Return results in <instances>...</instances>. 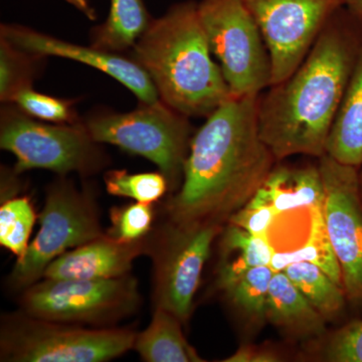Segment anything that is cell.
<instances>
[{"label":"cell","mask_w":362,"mask_h":362,"mask_svg":"<svg viewBox=\"0 0 362 362\" xmlns=\"http://www.w3.org/2000/svg\"><path fill=\"white\" fill-rule=\"evenodd\" d=\"M259 97L230 98L192 137L180 192L168 206L175 225L230 220L275 168L259 133Z\"/></svg>","instance_id":"obj_2"},{"label":"cell","mask_w":362,"mask_h":362,"mask_svg":"<svg viewBox=\"0 0 362 362\" xmlns=\"http://www.w3.org/2000/svg\"><path fill=\"white\" fill-rule=\"evenodd\" d=\"M45 59L0 37V101L13 104L21 90L33 87L45 65Z\"/></svg>","instance_id":"obj_23"},{"label":"cell","mask_w":362,"mask_h":362,"mask_svg":"<svg viewBox=\"0 0 362 362\" xmlns=\"http://www.w3.org/2000/svg\"><path fill=\"white\" fill-rule=\"evenodd\" d=\"M324 361L362 362V320L352 321L335 331L323 349Z\"/></svg>","instance_id":"obj_29"},{"label":"cell","mask_w":362,"mask_h":362,"mask_svg":"<svg viewBox=\"0 0 362 362\" xmlns=\"http://www.w3.org/2000/svg\"><path fill=\"white\" fill-rule=\"evenodd\" d=\"M345 6L362 18V0H345Z\"/></svg>","instance_id":"obj_33"},{"label":"cell","mask_w":362,"mask_h":362,"mask_svg":"<svg viewBox=\"0 0 362 362\" xmlns=\"http://www.w3.org/2000/svg\"><path fill=\"white\" fill-rule=\"evenodd\" d=\"M40 228L23 258L14 266L11 280L30 287L42 278L47 267L70 249L104 235L90 197L68 180H59L47 190Z\"/></svg>","instance_id":"obj_9"},{"label":"cell","mask_w":362,"mask_h":362,"mask_svg":"<svg viewBox=\"0 0 362 362\" xmlns=\"http://www.w3.org/2000/svg\"><path fill=\"white\" fill-rule=\"evenodd\" d=\"M223 254L226 259L221 263L247 267H270L274 249L267 235H256L230 223L223 238Z\"/></svg>","instance_id":"obj_25"},{"label":"cell","mask_w":362,"mask_h":362,"mask_svg":"<svg viewBox=\"0 0 362 362\" xmlns=\"http://www.w3.org/2000/svg\"><path fill=\"white\" fill-rule=\"evenodd\" d=\"M35 221L37 216L28 197L7 199L0 207V245L18 259L23 258Z\"/></svg>","instance_id":"obj_24"},{"label":"cell","mask_w":362,"mask_h":362,"mask_svg":"<svg viewBox=\"0 0 362 362\" xmlns=\"http://www.w3.org/2000/svg\"><path fill=\"white\" fill-rule=\"evenodd\" d=\"M141 240L125 243L108 235L58 257L42 278L54 280H101L129 275L133 261L143 251Z\"/></svg>","instance_id":"obj_15"},{"label":"cell","mask_w":362,"mask_h":362,"mask_svg":"<svg viewBox=\"0 0 362 362\" xmlns=\"http://www.w3.org/2000/svg\"><path fill=\"white\" fill-rule=\"evenodd\" d=\"M278 216L270 202L259 192L230 218V223L256 235H267L272 223Z\"/></svg>","instance_id":"obj_30"},{"label":"cell","mask_w":362,"mask_h":362,"mask_svg":"<svg viewBox=\"0 0 362 362\" xmlns=\"http://www.w3.org/2000/svg\"><path fill=\"white\" fill-rule=\"evenodd\" d=\"M197 11L232 96H259L268 89L270 54L244 0H201Z\"/></svg>","instance_id":"obj_7"},{"label":"cell","mask_w":362,"mask_h":362,"mask_svg":"<svg viewBox=\"0 0 362 362\" xmlns=\"http://www.w3.org/2000/svg\"><path fill=\"white\" fill-rule=\"evenodd\" d=\"M362 52V18L342 6L290 77L259 97L262 139L276 160L320 158Z\"/></svg>","instance_id":"obj_1"},{"label":"cell","mask_w":362,"mask_h":362,"mask_svg":"<svg viewBox=\"0 0 362 362\" xmlns=\"http://www.w3.org/2000/svg\"><path fill=\"white\" fill-rule=\"evenodd\" d=\"M280 356L274 350L245 345L240 346L233 356L225 359V362H277Z\"/></svg>","instance_id":"obj_31"},{"label":"cell","mask_w":362,"mask_h":362,"mask_svg":"<svg viewBox=\"0 0 362 362\" xmlns=\"http://www.w3.org/2000/svg\"><path fill=\"white\" fill-rule=\"evenodd\" d=\"M221 230L218 223H173L156 254V307L181 322L190 315L202 270Z\"/></svg>","instance_id":"obj_12"},{"label":"cell","mask_w":362,"mask_h":362,"mask_svg":"<svg viewBox=\"0 0 362 362\" xmlns=\"http://www.w3.org/2000/svg\"><path fill=\"white\" fill-rule=\"evenodd\" d=\"M84 125L100 144L114 145L153 162L168 180L169 189H175L182 180L192 139V124L188 117L160 99L140 103L126 113L97 112L88 116Z\"/></svg>","instance_id":"obj_4"},{"label":"cell","mask_w":362,"mask_h":362,"mask_svg":"<svg viewBox=\"0 0 362 362\" xmlns=\"http://www.w3.org/2000/svg\"><path fill=\"white\" fill-rule=\"evenodd\" d=\"M323 206H306L279 214L267 238L274 249L271 268L283 272L291 264L309 262L342 286V275L333 251Z\"/></svg>","instance_id":"obj_14"},{"label":"cell","mask_w":362,"mask_h":362,"mask_svg":"<svg viewBox=\"0 0 362 362\" xmlns=\"http://www.w3.org/2000/svg\"><path fill=\"white\" fill-rule=\"evenodd\" d=\"M6 104L0 119V147L16 158L14 173L47 169L61 175H92L107 158L88 132L84 122H44Z\"/></svg>","instance_id":"obj_5"},{"label":"cell","mask_w":362,"mask_h":362,"mask_svg":"<svg viewBox=\"0 0 362 362\" xmlns=\"http://www.w3.org/2000/svg\"><path fill=\"white\" fill-rule=\"evenodd\" d=\"M180 323L175 314L156 307L148 327L136 337L134 349L148 362L204 361L188 344Z\"/></svg>","instance_id":"obj_20"},{"label":"cell","mask_w":362,"mask_h":362,"mask_svg":"<svg viewBox=\"0 0 362 362\" xmlns=\"http://www.w3.org/2000/svg\"><path fill=\"white\" fill-rule=\"evenodd\" d=\"M13 104L26 115L44 122L56 124L80 122L74 107L75 104L74 100L62 99V98L42 94L33 87L21 90L14 98Z\"/></svg>","instance_id":"obj_27"},{"label":"cell","mask_w":362,"mask_h":362,"mask_svg":"<svg viewBox=\"0 0 362 362\" xmlns=\"http://www.w3.org/2000/svg\"><path fill=\"white\" fill-rule=\"evenodd\" d=\"M359 187H361V194L362 199V165L361 166V170H359Z\"/></svg>","instance_id":"obj_34"},{"label":"cell","mask_w":362,"mask_h":362,"mask_svg":"<svg viewBox=\"0 0 362 362\" xmlns=\"http://www.w3.org/2000/svg\"><path fill=\"white\" fill-rule=\"evenodd\" d=\"M283 272L326 321L342 311L346 297L344 289L322 269L309 262H298Z\"/></svg>","instance_id":"obj_22"},{"label":"cell","mask_w":362,"mask_h":362,"mask_svg":"<svg viewBox=\"0 0 362 362\" xmlns=\"http://www.w3.org/2000/svg\"><path fill=\"white\" fill-rule=\"evenodd\" d=\"M132 59L148 74L159 99L188 118H206L233 98L194 0L153 18L132 47Z\"/></svg>","instance_id":"obj_3"},{"label":"cell","mask_w":362,"mask_h":362,"mask_svg":"<svg viewBox=\"0 0 362 362\" xmlns=\"http://www.w3.org/2000/svg\"><path fill=\"white\" fill-rule=\"evenodd\" d=\"M141 298L129 275L101 280L45 279L23 297L25 314L52 322L107 325L131 315Z\"/></svg>","instance_id":"obj_8"},{"label":"cell","mask_w":362,"mask_h":362,"mask_svg":"<svg viewBox=\"0 0 362 362\" xmlns=\"http://www.w3.org/2000/svg\"><path fill=\"white\" fill-rule=\"evenodd\" d=\"M266 321L299 338L319 337L326 319L298 290L284 272H275L269 288Z\"/></svg>","instance_id":"obj_16"},{"label":"cell","mask_w":362,"mask_h":362,"mask_svg":"<svg viewBox=\"0 0 362 362\" xmlns=\"http://www.w3.org/2000/svg\"><path fill=\"white\" fill-rule=\"evenodd\" d=\"M112 226L107 235L120 242L141 240L151 228L153 211L151 204L134 202L129 206L114 209L111 213Z\"/></svg>","instance_id":"obj_28"},{"label":"cell","mask_w":362,"mask_h":362,"mask_svg":"<svg viewBox=\"0 0 362 362\" xmlns=\"http://www.w3.org/2000/svg\"><path fill=\"white\" fill-rule=\"evenodd\" d=\"M325 154L346 165H362V52L330 131Z\"/></svg>","instance_id":"obj_18"},{"label":"cell","mask_w":362,"mask_h":362,"mask_svg":"<svg viewBox=\"0 0 362 362\" xmlns=\"http://www.w3.org/2000/svg\"><path fill=\"white\" fill-rule=\"evenodd\" d=\"M319 159L325 199L324 220L346 297L362 300V199L359 168L323 156Z\"/></svg>","instance_id":"obj_11"},{"label":"cell","mask_w":362,"mask_h":362,"mask_svg":"<svg viewBox=\"0 0 362 362\" xmlns=\"http://www.w3.org/2000/svg\"><path fill=\"white\" fill-rule=\"evenodd\" d=\"M104 180L108 194L142 204L159 201L169 189L168 181L160 171L129 175L126 170H111Z\"/></svg>","instance_id":"obj_26"},{"label":"cell","mask_w":362,"mask_h":362,"mask_svg":"<svg viewBox=\"0 0 362 362\" xmlns=\"http://www.w3.org/2000/svg\"><path fill=\"white\" fill-rule=\"evenodd\" d=\"M71 6L75 7L77 11L84 14L86 18L90 21H95L97 18V13L94 7L90 6L89 0H65Z\"/></svg>","instance_id":"obj_32"},{"label":"cell","mask_w":362,"mask_h":362,"mask_svg":"<svg viewBox=\"0 0 362 362\" xmlns=\"http://www.w3.org/2000/svg\"><path fill=\"white\" fill-rule=\"evenodd\" d=\"M272 63V85L290 77L345 0H244Z\"/></svg>","instance_id":"obj_10"},{"label":"cell","mask_w":362,"mask_h":362,"mask_svg":"<svg viewBox=\"0 0 362 362\" xmlns=\"http://www.w3.org/2000/svg\"><path fill=\"white\" fill-rule=\"evenodd\" d=\"M274 272L271 267H240L221 263L218 286L230 303L252 323L266 321L267 300Z\"/></svg>","instance_id":"obj_19"},{"label":"cell","mask_w":362,"mask_h":362,"mask_svg":"<svg viewBox=\"0 0 362 362\" xmlns=\"http://www.w3.org/2000/svg\"><path fill=\"white\" fill-rule=\"evenodd\" d=\"M152 21L143 0H110L106 21L90 33V45L118 54L127 51L134 47Z\"/></svg>","instance_id":"obj_21"},{"label":"cell","mask_w":362,"mask_h":362,"mask_svg":"<svg viewBox=\"0 0 362 362\" xmlns=\"http://www.w3.org/2000/svg\"><path fill=\"white\" fill-rule=\"evenodd\" d=\"M258 192L278 214L306 206H323L325 190L319 164L275 166Z\"/></svg>","instance_id":"obj_17"},{"label":"cell","mask_w":362,"mask_h":362,"mask_svg":"<svg viewBox=\"0 0 362 362\" xmlns=\"http://www.w3.org/2000/svg\"><path fill=\"white\" fill-rule=\"evenodd\" d=\"M137 334L120 328H84L25 314L6 319L0 335L1 361L103 362L134 349Z\"/></svg>","instance_id":"obj_6"},{"label":"cell","mask_w":362,"mask_h":362,"mask_svg":"<svg viewBox=\"0 0 362 362\" xmlns=\"http://www.w3.org/2000/svg\"><path fill=\"white\" fill-rule=\"evenodd\" d=\"M0 37L32 54L71 59L97 69L131 90L140 103H154L159 96L156 86L137 62L118 52L83 47L37 32L28 26L1 25Z\"/></svg>","instance_id":"obj_13"}]
</instances>
